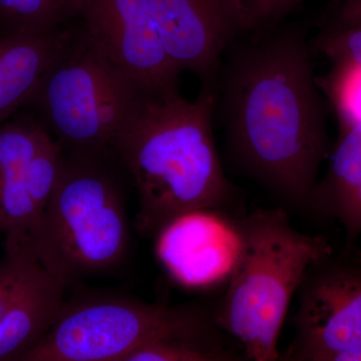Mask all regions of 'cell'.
Listing matches in <instances>:
<instances>
[{"mask_svg": "<svg viewBox=\"0 0 361 361\" xmlns=\"http://www.w3.org/2000/svg\"><path fill=\"white\" fill-rule=\"evenodd\" d=\"M92 44L142 89L178 87L180 71L166 54L148 0H82Z\"/></svg>", "mask_w": 361, "mask_h": 361, "instance_id": "cell-8", "label": "cell"}, {"mask_svg": "<svg viewBox=\"0 0 361 361\" xmlns=\"http://www.w3.org/2000/svg\"><path fill=\"white\" fill-rule=\"evenodd\" d=\"M82 0H0V25L6 35L49 32L80 16Z\"/></svg>", "mask_w": 361, "mask_h": 361, "instance_id": "cell-15", "label": "cell"}, {"mask_svg": "<svg viewBox=\"0 0 361 361\" xmlns=\"http://www.w3.org/2000/svg\"><path fill=\"white\" fill-rule=\"evenodd\" d=\"M63 284L32 249L4 252L0 261V360H20L65 306Z\"/></svg>", "mask_w": 361, "mask_h": 361, "instance_id": "cell-10", "label": "cell"}, {"mask_svg": "<svg viewBox=\"0 0 361 361\" xmlns=\"http://www.w3.org/2000/svg\"><path fill=\"white\" fill-rule=\"evenodd\" d=\"M4 213H2L1 206H0V234H4Z\"/></svg>", "mask_w": 361, "mask_h": 361, "instance_id": "cell-21", "label": "cell"}, {"mask_svg": "<svg viewBox=\"0 0 361 361\" xmlns=\"http://www.w3.org/2000/svg\"><path fill=\"white\" fill-rule=\"evenodd\" d=\"M96 155L66 158L35 227V258L63 286L120 263L129 228L115 180Z\"/></svg>", "mask_w": 361, "mask_h": 361, "instance_id": "cell-4", "label": "cell"}, {"mask_svg": "<svg viewBox=\"0 0 361 361\" xmlns=\"http://www.w3.org/2000/svg\"><path fill=\"white\" fill-rule=\"evenodd\" d=\"M49 135L44 126L30 121L0 127V206L6 251L32 250V235L39 217L26 190L25 171Z\"/></svg>", "mask_w": 361, "mask_h": 361, "instance_id": "cell-12", "label": "cell"}, {"mask_svg": "<svg viewBox=\"0 0 361 361\" xmlns=\"http://www.w3.org/2000/svg\"><path fill=\"white\" fill-rule=\"evenodd\" d=\"M71 33L13 32L0 37V127L27 104L45 71L68 44Z\"/></svg>", "mask_w": 361, "mask_h": 361, "instance_id": "cell-14", "label": "cell"}, {"mask_svg": "<svg viewBox=\"0 0 361 361\" xmlns=\"http://www.w3.org/2000/svg\"><path fill=\"white\" fill-rule=\"evenodd\" d=\"M306 0H238L246 35L274 28Z\"/></svg>", "mask_w": 361, "mask_h": 361, "instance_id": "cell-18", "label": "cell"}, {"mask_svg": "<svg viewBox=\"0 0 361 361\" xmlns=\"http://www.w3.org/2000/svg\"><path fill=\"white\" fill-rule=\"evenodd\" d=\"M315 45L332 68L361 66V16L343 27L322 30Z\"/></svg>", "mask_w": 361, "mask_h": 361, "instance_id": "cell-17", "label": "cell"}, {"mask_svg": "<svg viewBox=\"0 0 361 361\" xmlns=\"http://www.w3.org/2000/svg\"><path fill=\"white\" fill-rule=\"evenodd\" d=\"M294 332L280 360L329 361L361 342V253L345 249L318 259L299 285Z\"/></svg>", "mask_w": 361, "mask_h": 361, "instance_id": "cell-7", "label": "cell"}, {"mask_svg": "<svg viewBox=\"0 0 361 361\" xmlns=\"http://www.w3.org/2000/svg\"><path fill=\"white\" fill-rule=\"evenodd\" d=\"M156 237L161 264L176 281L191 288L228 280L241 248L237 219L209 209L176 218Z\"/></svg>", "mask_w": 361, "mask_h": 361, "instance_id": "cell-11", "label": "cell"}, {"mask_svg": "<svg viewBox=\"0 0 361 361\" xmlns=\"http://www.w3.org/2000/svg\"><path fill=\"white\" fill-rule=\"evenodd\" d=\"M230 45L215 82L228 158L287 212L310 215L330 144L307 32L290 26Z\"/></svg>", "mask_w": 361, "mask_h": 361, "instance_id": "cell-1", "label": "cell"}, {"mask_svg": "<svg viewBox=\"0 0 361 361\" xmlns=\"http://www.w3.org/2000/svg\"><path fill=\"white\" fill-rule=\"evenodd\" d=\"M237 226L241 248L215 320L246 360H278L280 332L306 271L334 250L322 235L297 230L280 206L256 209Z\"/></svg>", "mask_w": 361, "mask_h": 361, "instance_id": "cell-3", "label": "cell"}, {"mask_svg": "<svg viewBox=\"0 0 361 361\" xmlns=\"http://www.w3.org/2000/svg\"><path fill=\"white\" fill-rule=\"evenodd\" d=\"M169 59L215 85L226 51L246 35L238 0H148Z\"/></svg>", "mask_w": 361, "mask_h": 361, "instance_id": "cell-9", "label": "cell"}, {"mask_svg": "<svg viewBox=\"0 0 361 361\" xmlns=\"http://www.w3.org/2000/svg\"><path fill=\"white\" fill-rule=\"evenodd\" d=\"M211 310L126 299L66 303L21 361H125L135 349L199 322Z\"/></svg>", "mask_w": 361, "mask_h": 361, "instance_id": "cell-6", "label": "cell"}, {"mask_svg": "<svg viewBox=\"0 0 361 361\" xmlns=\"http://www.w3.org/2000/svg\"><path fill=\"white\" fill-rule=\"evenodd\" d=\"M329 361H361V342L353 348L336 353Z\"/></svg>", "mask_w": 361, "mask_h": 361, "instance_id": "cell-20", "label": "cell"}, {"mask_svg": "<svg viewBox=\"0 0 361 361\" xmlns=\"http://www.w3.org/2000/svg\"><path fill=\"white\" fill-rule=\"evenodd\" d=\"M215 85H202L193 102L178 87L144 90L114 148L139 195L137 227L156 237L176 218L197 210L231 215L238 188L228 179L213 135Z\"/></svg>", "mask_w": 361, "mask_h": 361, "instance_id": "cell-2", "label": "cell"}, {"mask_svg": "<svg viewBox=\"0 0 361 361\" xmlns=\"http://www.w3.org/2000/svg\"><path fill=\"white\" fill-rule=\"evenodd\" d=\"M361 16V0H332L331 11L323 30H334L353 23Z\"/></svg>", "mask_w": 361, "mask_h": 361, "instance_id": "cell-19", "label": "cell"}, {"mask_svg": "<svg viewBox=\"0 0 361 361\" xmlns=\"http://www.w3.org/2000/svg\"><path fill=\"white\" fill-rule=\"evenodd\" d=\"M318 85L331 102L341 129L361 123V66L332 68Z\"/></svg>", "mask_w": 361, "mask_h": 361, "instance_id": "cell-16", "label": "cell"}, {"mask_svg": "<svg viewBox=\"0 0 361 361\" xmlns=\"http://www.w3.org/2000/svg\"><path fill=\"white\" fill-rule=\"evenodd\" d=\"M310 216L336 221L345 249L361 236V123L341 129L326 172L311 196Z\"/></svg>", "mask_w": 361, "mask_h": 361, "instance_id": "cell-13", "label": "cell"}, {"mask_svg": "<svg viewBox=\"0 0 361 361\" xmlns=\"http://www.w3.org/2000/svg\"><path fill=\"white\" fill-rule=\"evenodd\" d=\"M144 90L116 68L85 35H73L45 71L27 104L37 106L61 148L103 155Z\"/></svg>", "mask_w": 361, "mask_h": 361, "instance_id": "cell-5", "label": "cell"}]
</instances>
